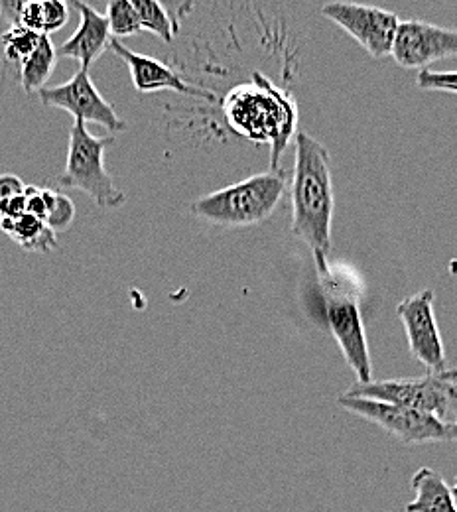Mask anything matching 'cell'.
<instances>
[{"label":"cell","mask_w":457,"mask_h":512,"mask_svg":"<svg viewBox=\"0 0 457 512\" xmlns=\"http://www.w3.org/2000/svg\"><path fill=\"white\" fill-rule=\"evenodd\" d=\"M140 28L158 36L164 44H172L176 34L180 32V24L174 22L170 12L160 0H131Z\"/></svg>","instance_id":"cell-17"},{"label":"cell","mask_w":457,"mask_h":512,"mask_svg":"<svg viewBox=\"0 0 457 512\" xmlns=\"http://www.w3.org/2000/svg\"><path fill=\"white\" fill-rule=\"evenodd\" d=\"M58 50L50 36H42L36 50L20 64V85L26 95L38 93L50 81L56 64H58Z\"/></svg>","instance_id":"cell-16"},{"label":"cell","mask_w":457,"mask_h":512,"mask_svg":"<svg viewBox=\"0 0 457 512\" xmlns=\"http://www.w3.org/2000/svg\"><path fill=\"white\" fill-rule=\"evenodd\" d=\"M452 493H454V497H456V501H457V477H456V483H454V487H452Z\"/></svg>","instance_id":"cell-29"},{"label":"cell","mask_w":457,"mask_h":512,"mask_svg":"<svg viewBox=\"0 0 457 512\" xmlns=\"http://www.w3.org/2000/svg\"><path fill=\"white\" fill-rule=\"evenodd\" d=\"M113 134L95 136L81 121H73L69 130L66 168L58 184L67 190L89 195L101 209H117L127 203V195L119 190L105 168V152L115 144Z\"/></svg>","instance_id":"cell-5"},{"label":"cell","mask_w":457,"mask_h":512,"mask_svg":"<svg viewBox=\"0 0 457 512\" xmlns=\"http://www.w3.org/2000/svg\"><path fill=\"white\" fill-rule=\"evenodd\" d=\"M160 2L166 6V10L170 12L176 24H180L192 12V4H194V0H160Z\"/></svg>","instance_id":"cell-27"},{"label":"cell","mask_w":457,"mask_h":512,"mask_svg":"<svg viewBox=\"0 0 457 512\" xmlns=\"http://www.w3.org/2000/svg\"><path fill=\"white\" fill-rule=\"evenodd\" d=\"M20 26L28 28V30H34L38 34H44L42 32V2L40 0H30L22 14H20V20H18Z\"/></svg>","instance_id":"cell-23"},{"label":"cell","mask_w":457,"mask_h":512,"mask_svg":"<svg viewBox=\"0 0 457 512\" xmlns=\"http://www.w3.org/2000/svg\"><path fill=\"white\" fill-rule=\"evenodd\" d=\"M452 438H454V440H457V416L456 420H454V424H452Z\"/></svg>","instance_id":"cell-28"},{"label":"cell","mask_w":457,"mask_h":512,"mask_svg":"<svg viewBox=\"0 0 457 512\" xmlns=\"http://www.w3.org/2000/svg\"><path fill=\"white\" fill-rule=\"evenodd\" d=\"M105 18H107L111 36L115 40L131 38V36H136L138 32H142L131 0H107Z\"/></svg>","instance_id":"cell-19"},{"label":"cell","mask_w":457,"mask_h":512,"mask_svg":"<svg viewBox=\"0 0 457 512\" xmlns=\"http://www.w3.org/2000/svg\"><path fill=\"white\" fill-rule=\"evenodd\" d=\"M345 394L408 406L452 426L457 416V369L428 371L418 379L355 383Z\"/></svg>","instance_id":"cell-6"},{"label":"cell","mask_w":457,"mask_h":512,"mask_svg":"<svg viewBox=\"0 0 457 512\" xmlns=\"http://www.w3.org/2000/svg\"><path fill=\"white\" fill-rule=\"evenodd\" d=\"M38 97L44 107L67 111L75 121H81L85 125H99L113 136L127 130V123L119 117L115 107L99 93V89L91 81L89 69L79 67V71L66 83L42 87L38 91Z\"/></svg>","instance_id":"cell-9"},{"label":"cell","mask_w":457,"mask_h":512,"mask_svg":"<svg viewBox=\"0 0 457 512\" xmlns=\"http://www.w3.org/2000/svg\"><path fill=\"white\" fill-rule=\"evenodd\" d=\"M392 58L404 69H428L457 58V28H442L424 20H400Z\"/></svg>","instance_id":"cell-10"},{"label":"cell","mask_w":457,"mask_h":512,"mask_svg":"<svg viewBox=\"0 0 457 512\" xmlns=\"http://www.w3.org/2000/svg\"><path fill=\"white\" fill-rule=\"evenodd\" d=\"M115 56L123 60V64L131 71L132 85L138 93H158V91H172L186 97H196L209 103L217 101V95L207 89L196 85L180 75L172 65L164 64L160 60H154L150 56L138 54L131 48H127L121 40H111V48Z\"/></svg>","instance_id":"cell-12"},{"label":"cell","mask_w":457,"mask_h":512,"mask_svg":"<svg viewBox=\"0 0 457 512\" xmlns=\"http://www.w3.org/2000/svg\"><path fill=\"white\" fill-rule=\"evenodd\" d=\"M67 4L77 10L79 26L60 46L58 56L75 60L83 69H91V65L111 48L113 36L107 18L85 0H67Z\"/></svg>","instance_id":"cell-13"},{"label":"cell","mask_w":457,"mask_h":512,"mask_svg":"<svg viewBox=\"0 0 457 512\" xmlns=\"http://www.w3.org/2000/svg\"><path fill=\"white\" fill-rule=\"evenodd\" d=\"M337 402L347 412L377 424L379 428H383L396 440L408 446L454 440L450 424H444L436 416L408 408V406L363 398V396H351V394H341Z\"/></svg>","instance_id":"cell-7"},{"label":"cell","mask_w":457,"mask_h":512,"mask_svg":"<svg viewBox=\"0 0 457 512\" xmlns=\"http://www.w3.org/2000/svg\"><path fill=\"white\" fill-rule=\"evenodd\" d=\"M434 290H420L396 306V316L406 331L408 349L428 371H444L446 351L434 314Z\"/></svg>","instance_id":"cell-11"},{"label":"cell","mask_w":457,"mask_h":512,"mask_svg":"<svg viewBox=\"0 0 457 512\" xmlns=\"http://www.w3.org/2000/svg\"><path fill=\"white\" fill-rule=\"evenodd\" d=\"M42 36L44 34L28 30V28H24L20 24L10 26L2 34V38H0L4 60L10 62V64H22L36 50V46L40 44Z\"/></svg>","instance_id":"cell-18"},{"label":"cell","mask_w":457,"mask_h":512,"mask_svg":"<svg viewBox=\"0 0 457 512\" xmlns=\"http://www.w3.org/2000/svg\"><path fill=\"white\" fill-rule=\"evenodd\" d=\"M416 85L424 91H440V93L457 95V71L420 69L416 75Z\"/></svg>","instance_id":"cell-22"},{"label":"cell","mask_w":457,"mask_h":512,"mask_svg":"<svg viewBox=\"0 0 457 512\" xmlns=\"http://www.w3.org/2000/svg\"><path fill=\"white\" fill-rule=\"evenodd\" d=\"M318 282L324 298L327 325L345 361L357 375V383L373 381V365L361 316V286L347 268L327 262L318 268Z\"/></svg>","instance_id":"cell-4"},{"label":"cell","mask_w":457,"mask_h":512,"mask_svg":"<svg viewBox=\"0 0 457 512\" xmlns=\"http://www.w3.org/2000/svg\"><path fill=\"white\" fill-rule=\"evenodd\" d=\"M75 221V205L73 201L67 197L66 193L58 192L54 195V201L48 209V215H46V223L48 227L58 235V233H64L67 231Z\"/></svg>","instance_id":"cell-20"},{"label":"cell","mask_w":457,"mask_h":512,"mask_svg":"<svg viewBox=\"0 0 457 512\" xmlns=\"http://www.w3.org/2000/svg\"><path fill=\"white\" fill-rule=\"evenodd\" d=\"M0 231L26 253H52L60 247L58 235L44 219L24 213L16 219H0Z\"/></svg>","instance_id":"cell-15"},{"label":"cell","mask_w":457,"mask_h":512,"mask_svg":"<svg viewBox=\"0 0 457 512\" xmlns=\"http://www.w3.org/2000/svg\"><path fill=\"white\" fill-rule=\"evenodd\" d=\"M26 184L14 174H0V199H8L14 195H22Z\"/></svg>","instance_id":"cell-26"},{"label":"cell","mask_w":457,"mask_h":512,"mask_svg":"<svg viewBox=\"0 0 457 512\" xmlns=\"http://www.w3.org/2000/svg\"><path fill=\"white\" fill-rule=\"evenodd\" d=\"M320 12L329 22L347 32L373 60L391 56L394 36L400 24L398 14L379 6L347 0L326 2Z\"/></svg>","instance_id":"cell-8"},{"label":"cell","mask_w":457,"mask_h":512,"mask_svg":"<svg viewBox=\"0 0 457 512\" xmlns=\"http://www.w3.org/2000/svg\"><path fill=\"white\" fill-rule=\"evenodd\" d=\"M30 0H0V16L10 24L16 26L20 20V14L24 10V6Z\"/></svg>","instance_id":"cell-25"},{"label":"cell","mask_w":457,"mask_h":512,"mask_svg":"<svg viewBox=\"0 0 457 512\" xmlns=\"http://www.w3.org/2000/svg\"><path fill=\"white\" fill-rule=\"evenodd\" d=\"M290 188L286 170H268L197 197L192 215L221 229H245L268 221Z\"/></svg>","instance_id":"cell-3"},{"label":"cell","mask_w":457,"mask_h":512,"mask_svg":"<svg viewBox=\"0 0 457 512\" xmlns=\"http://www.w3.org/2000/svg\"><path fill=\"white\" fill-rule=\"evenodd\" d=\"M412 489L416 497L404 507V512H457L452 487L438 471L418 469L412 477Z\"/></svg>","instance_id":"cell-14"},{"label":"cell","mask_w":457,"mask_h":512,"mask_svg":"<svg viewBox=\"0 0 457 512\" xmlns=\"http://www.w3.org/2000/svg\"><path fill=\"white\" fill-rule=\"evenodd\" d=\"M26 213V197L14 195L8 199H0V219H16Z\"/></svg>","instance_id":"cell-24"},{"label":"cell","mask_w":457,"mask_h":512,"mask_svg":"<svg viewBox=\"0 0 457 512\" xmlns=\"http://www.w3.org/2000/svg\"><path fill=\"white\" fill-rule=\"evenodd\" d=\"M294 172L290 174L292 235L314 256L316 270L324 268L331 253V223L335 211L333 178L326 146L298 130L294 138Z\"/></svg>","instance_id":"cell-1"},{"label":"cell","mask_w":457,"mask_h":512,"mask_svg":"<svg viewBox=\"0 0 457 512\" xmlns=\"http://www.w3.org/2000/svg\"><path fill=\"white\" fill-rule=\"evenodd\" d=\"M225 125L235 134L270 146V170H280V158L298 132V103L262 71L231 87L221 103Z\"/></svg>","instance_id":"cell-2"},{"label":"cell","mask_w":457,"mask_h":512,"mask_svg":"<svg viewBox=\"0 0 457 512\" xmlns=\"http://www.w3.org/2000/svg\"><path fill=\"white\" fill-rule=\"evenodd\" d=\"M42 2V32L52 36L66 28L69 22V4L67 0H40Z\"/></svg>","instance_id":"cell-21"}]
</instances>
